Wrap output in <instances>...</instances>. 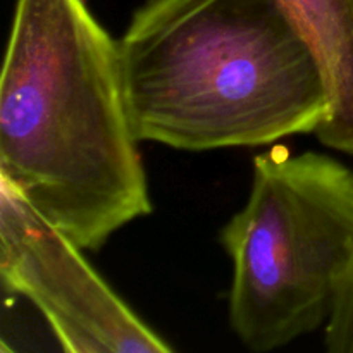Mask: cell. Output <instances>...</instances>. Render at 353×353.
Returning <instances> with one entry per match:
<instances>
[{"label":"cell","mask_w":353,"mask_h":353,"mask_svg":"<svg viewBox=\"0 0 353 353\" xmlns=\"http://www.w3.org/2000/svg\"><path fill=\"white\" fill-rule=\"evenodd\" d=\"M309 45L323 74L330 112L321 145L353 157V0H278Z\"/></svg>","instance_id":"5b68a950"},{"label":"cell","mask_w":353,"mask_h":353,"mask_svg":"<svg viewBox=\"0 0 353 353\" xmlns=\"http://www.w3.org/2000/svg\"><path fill=\"white\" fill-rule=\"evenodd\" d=\"M219 241L245 348L269 353L323 330L353 259V169L323 152L255 155L250 195Z\"/></svg>","instance_id":"3957f363"},{"label":"cell","mask_w":353,"mask_h":353,"mask_svg":"<svg viewBox=\"0 0 353 353\" xmlns=\"http://www.w3.org/2000/svg\"><path fill=\"white\" fill-rule=\"evenodd\" d=\"M324 347L330 353H353V259L341 279L333 314L324 327Z\"/></svg>","instance_id":"8992f818"},{"label":"cell","mask_w":353,"mask_h":353,"mask_svg":"<svg viewBox=\"0 0 353 353\" xmlns=\"http://www.w3.org/2000/svg\"><path fill=\"white\" fill-rule=\"evenodd\" d=\"M119 41L85 0H17L0 78V179L86 252L154 210Z\"/></svg>","instance_id":"6da1fadb"},{"label":"cell","mask_w":353,"mask_h":353,"mask_svg":"<svg viewBox=\"0 0 353 353\" xmlns=\"http://www.w3.org/2000/svg\"><path fill=\"white\" fill-rule=\"evenodd\" d=\"M117 41L140 141L264 147L314 134L330 112L319 65L278 0H145Z\"/></svg>","instance_id":"7a4b0ae2"},{"label":"cell","mask_w":353,"mask_h":353,"mask_svg":"<svg viewBox=\"0 0 353 353\" xmlns=\"http://www.w3.org/2000/svg\"><path fill=\"white\" fill-rule=\"evenodd\" d=\"M83 248L0 183V281L26 299L69 353H169L159 336L92 268Z\"/></svg>","instance_id":"277c9868"}]
</instances>
